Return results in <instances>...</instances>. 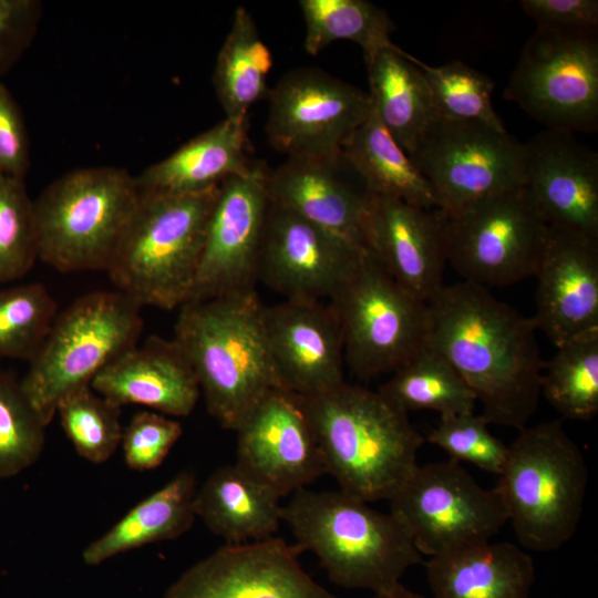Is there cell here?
Segmentation results:
<instances>
[{
	"label": "cell",
	"instance_id": "6da1fadb",
	"mask_svg": "<svg viewBox=\"0 0 598 598\" xmlns=\"http://www.w3.org/2000/svg\"><path fill=\"white\" fill-rule=\"evenodd\" d=\"M427 306L426 344L460 373L484 419L524 429L536 411L545 365L533 318L464 280L444 285Z\"/></svg>",
	"mask_w": 598,
	"mask_h": 598
},
{
	"label": "cell",
	"instance_id": "7a4b0ae2",
	"mask_svg": "<svg viewBox=\"0 0 598 598\" xmlns=\"http://www.w3.org/2000/svg\"><path fill=\"white\" fill-rule=\"evenodd\" d=\"M300 396V395H299ZM340 489L371 503L390 499L417 466L425 439L379 391L349 384L300 396Z\"/></svg>",
	"mask_w": 598,
	"mask_h": 598
},
{
	"label": "cell",
	"instance_id": "3957f363",
	"mask_svg": "<svg viewBox=\"0 0 598 598\" xmlns=\"http://www.w3.org/2000/svg\"><path fill=\"white\" fill-rule=\"evenodd\" d=\"M173 340L192 364L209 414L236 431L271 390L281 389L255 289L182 305Z\"/></svg>",
	"mask_w": 598,
	"mask_h": 598
},
{
	"label": "cell",
	"instance_id": "277c9868",
	"mask_svg": "<svg viewBox=\"0 0 598 598\" xmlns=\"http://www.w3.org/2000/svg\"><path fill=\"white\" fill-rule=\"evenodd\" d=\"M296 548L319 558L329 578L346 588L374 594L400 582L422 555L401 524L389 513L341 489L300 488L282 506Z\"/></svg>",
	"mask_w": 598,
	"mask_h": 598
},
{
	"label": "cell",
	"instance_id": "5b68a950",
	"mask_svg": "<svg viewBox=\"0 0 598 598\" xmlns=\"http://www.w3.org/2000/svg\"><path fill=\"white\" fill-rule=\"evenodd\" d=\"M218 186L186 194L141 190L106 269L117 291L164 310L188 301Z\"/></svg>",
	"mask_w": 598,
	"mask_h": 598
},
{
	"label": "cell",
	"instance_id": "8992f818",
	"mask_svg": "<svg viewBox=\"0 0 598 598\" xmlns=\"http://www.w3.org/2000/svg\"><path fill=\"white\" fill-rule=\"evenodd\" d=\"M587 484L581 450L561 421L553 420L519 430L494 491L519 544L545 553L575 535Z\"/></svg>",
	"mask_w": 598,
	"mask_h": 598
},
{
	"label": "cell",
	"instance_id": "52a82bcc",
	"mask_svg": "<svg viewBox=\"0 0 598 598\" xmlns=\"http://www.w3.org/2000/svg\"><path fill=\"white\" fill-rule=\"evenodd\" d=\"M140 197L122 168L61 176L34 200L39 260L61 272L106 271Z\"/></svg>",
	"mask_w": 598,
	"mask_h": 598
},
{
	"label": "cell",
	"instance_id": "ba28073f",
	"mask_svg": "<svg viewBox=\"0 0 598 598\" xmlns=\"http://www.w3.org/2000/svg\"><path fill=\"white\" fill-rule=\"evenodd\" d=\"M142 306L115 291L80 297L56 315L51 329L20 381L31 406L48 426L59 402L92 380L137 344Z\"/></svg>",
	"mask_w": 598,
	"mask_h": 598
},
{
	"label": "cell",
	"instance_id": "9c48e42d",
	"mask_svg": "<svg viewBox=\"0 0 598 598\" xmlns=\"http://www.w3.org/2000/svg\"><path fill=\"white\" fill-rule=\"evenodd\" d=\"M344 361L361 379L393 373L426 346V302L401 287L365 250L329 298Z\"/></svg>",
	"mask_w": 598,
	"mask_h": 598
},
{
	"label": "cell",
	"instance_id": "30bf717a",
	"mask_svg": "<svg viewBox=\"0 0 598 598\" xmlns=\"http://www.w3.org/2000/svg\"><path fill=\"white\" fill-rule=\"evenodd\" d=\"M596 30L537 27L526 41L504 97L548 130L598 127Z\"/></svg>",
	"mask_w": 598,
	"mask_h": 598
},
{
	"label": "cell",
	"instance_id": "8fae6325",
	"mask_svg": "<svg viewBox=\"0 0 598 598\" xmlns=\"http://www.w3.org/2000/svg\"><path fill=\"white\" fill-rule=\"evenodd\" d=\"M389 502L422 556L488 543L507 523L494 488L482 487L454 460L417 465Z\"/></svg>",
	"mask_w": 598,
	"mask_h": 598
},
{
	"label": "cell",
	"instance_id": "7c38bea8",
	"mask_svg": "<svg viewBox=\"0 0 598 598\" xmlns=\"http://www.w3.org/2000/svg\"><path fill=\"white\" fill-rule=\"evenodd\" d=\"M547 227L525 187L504 190L445 215L447 262L464 281L513 285L534 276Z\"/></svg>",
	"mask_w": 598,
	"mask_h": 598
},
{
	"label": "cell",
	"instance_id": "4fadbf2b",
	"mask_svg": "<svg viewBox=\"0 0 598 598\" xmlns=\"http://www.w3.org/2000/svg\"><path fill=\"white\" fill-rule=\"evenodd\" d=\"M409 157L429 181L445 215L524 187V145L506 130L482 123L439 116Z\"/></svg>",
	"mask_w": 598,
	"mask_h": 598
},
{
	"label": "cell",
	"instance_id": "5bb4252c",
	"mask_svg": "<svg viewBox=\"0 0 598 598\" xmlns=\"http://www.w3.org/2000/svg\"><path fill=\"white\" fill-rule=\"evenodd\" d=\"M268 99V141L288 157L340 153L372 110L369 93L317 68L288 72Z\"/></svg>",
	"mask_w": 598,
	"mask_h": 598
},
{
	"label": "cell",
	"instance_id": "9a60e30c",
	"mask_svg": "<svg viewBox=\"0 0 598 598\" xmlns=\"http://www.w3.org/2000/svg\"><path fill=\"white\" fill-rule=\"evenodd\" d=\"M267 172L255 164L219 184L188 301L255 289L270 206Z\"/></svg>",
	"mask_w": 598,
	"mask_h": 598
},
{
	"label": "cell",
	"instance_id": "2e32d148",
	"mask_svg": "<svg viewBox=\"0 0 598 598\" xmlns=\"http://www.w3.org/2000/svg\"><path fill=\"white\" fill-rule=\"evenodd\" d=\"M281 538L226 544L188 568L164 598H336Z\"/></svg>",
	"mask_w": 598,
	"mask_h": 598
},
{
	"label": "cell",
	"instance_id": "e0dca14e",
	"mask_svg": "<svg viewBox=\"0 0 598 598\" xmlns=\"http://www.w3.org/2000/svg\"><path fill=\"white\" fill-rule=\"evenodd\" d=\"M236 464L279 497L326 473L310 420L299 395L269 391L240 423Z\"/></svg>",
	"mask_w": 598,
	"mask_h": 598
},
{
	"label": "cell",
	"instance_id": "ac0fdd59",
	"mask_svg": "<svg viewBox=\"0 0 598 598\" xmlns=\"http://www.w3.org/2000/svg\"><path fill=\"white\" fill-rule=\"evenodd\" d=\"M363 251L270 199L258 280L286 299L330 298Z\"/></svg>",
	"mask_w": 598,
	"mask_h": 598
},
{
	"label": "cell",
	"instance_id": "d6986e66",
	"mask_svg": "<svg viewBox=\"0 0 598 598\" xmlns=\"http://www.w3.org/2000/svg\"><path fill=\"white\" fill-rule=\"evenodd\" d=\"M262 324L281 389L308 398L344 382L343 341L330 305L285 299L264 306Z\"/></svg>",
	"mask_w": 598,
	"mask_h": 598
},
{
	"label": "cell",
	"instance_id": "ffe728a7",
	"mask_svg": "<svg viewBox=\"0 0 598 598\" xmlns=\"http://www.w3.org/2000/svg\"><path fill=\"white\" fill-rule=\"evenodd\" d=\"M365 250L406 291L429 302L444 286L445 215L401 199L371 195L364 219Z\"/></svg>",
	"mask_w": 598,
	"mask_h": 598
},
{
	"label": "cell",
	"instance_id": "44dd1931",
	"mask_svg": "<svg viewBox=\"0 0 598 598\" xmlns=\"http://www.w3.org/2000/svg\"><path fill=\"white\" fill-rule=\"evenodd\" d=\"M523 145L524 187L546 225L598 238L597 153L548 128Z\"/></svg>",
	"mask_w": 598,
	"mask_h": 598
},
{
	"label": "cell",
	"instance_id": "7402d4cb",
	"mask_svg": "<svg viewBox=\"0 0 598 598\" xmlns=\"http://www.w3.org/2000/svg\"><path fill=\"white\" fill-rule=\"evenodd\" d=\"M534 276L532 318L556 348L598 329V238L548 226Z\"/></svg>",
	"mask_w": 598,
	"mask_h": 598
},
{
	"label": "cell",
	"instance_id": "603a6c76",
	"mask_svg": "<svg viewBox=\"0 0 598 598\" xmlns=\"http://www.w3.org/2000/svg\"><path fill=\"white\" fill-rule=\"evenodd\" d=\"M267 189L274 203L365 250L363 219L371 194L342 151L327 157H287L268 169Z\"/></svg>",
	"mask_w": 598,
	"mask_h": 598
},
{
	"label": "cell",
	"instance_id": "cb8c5ba5",
	"mask_svg": "<svg viewBox=\"0 0 598 598\" xmlns=\"http://www.w3.org/2000/svg\"><path fill=\"white\" fill-rule=\"evenodd\" d=\"M91 388L117 406L138 404L174 416L189 415L200 393L179 346L156 336L114 360L92 380Z\"/></svg>",
	"mask_w": 598,
	"mask_h": 598
},
{
	"label": "cell",
	"instance_id": "d4e9b609",
	"mask_svg": "<svg viewBox=\"0 0 598 598\" xmlns=\"http://www.w3.org/2000/svg\"><path fill=\"white\" fill-rule=\"evenodd\" d=\"M247 121L225 118L193 137L136 177L144 192L198 193L217 187L234 175L248 173L256 163L248 156Z\"/></svg>",
	"mask_w": 598,
	"mask_h": 598
},
{
	"label": "cell",
	"instance_id": "484cf974",
	"mask_svg": "<svg viewBox=\"0 0 598 598\" xmlns=\"http://www.w3.org/2000/svg\"><path fill=\"white\" fill-rule=\"evenodd\" d=\"M434 598H528L532 557L512 543H484L425 561Z\"/></svg>",
	"mask_w": 598,
	"mask_h": 598
},
{
	"label": "cell",
	"instance_id": "4316f807",
	"mask_svg": "<svg viewBox=\"0 0 598 598\" xmlns=\"http://www.w3.org/2000/svg\"><path fill=\"white\" fill-rule=\"evenodd\" d=\"M280 498L235 463L207 477L193 506L212 533L235 545L272 537L282 522Z\"/></svg>",
	"mask_w": 598,
	"mask_h": 598
},
{
	"label": "cell",
	"instance_id": "83f0119b",
	"mask_svg": "<svg viewBox=\"0 0 598 598\" xmlns=\"http://www.w3.org/2000/svg\"><path fill=\"white\" fill-rule=\"evenodd\" d=\"M370 99L381 123L409 155L439 115L419 68L408 52L383 50L365 61Z\"/></svg>",
	"mask_w": 598,
	"mask_h": 598
},
{
	"label": "cell",
	"instance_id": "f1b7e54d",
	"mask_svg": "<svg viewBox=\"0 0 598 598\" xmlns=\"http://www.w3.org/2000/svg\"><path fill=\"white\" fill-rule=\"evenodd\" d=\"M196 489L195 475L190 471L179 472L92 542L83 550L84 563L96 566L117 554L182 536L196 518Z\"/></svg>",
	"mask_w": 598,
	"mask_h": 598
},
{
	"label": "cell",
	"instance_id": "f546056e",
	"mask_svg": "<svg viewBox=\"0 0 598 598\" xmlns=\"http://www.w3.org/2000/svg\"><path fill=\"white\" fill-rule=\"evenodd\" d=\"M342 154L371 195L392 197L423 208H439L429 181L381 123L373 106L353 132Z\"/></svg>",
	"mask_w": 598,
	"mask_h": 598
},
{
	"label": "cell",
	"instance_id": "4dcf8cb0",
	"mask_svg": "<svg viewBox=\"0 0 598 598\" xmlns=\"http://www.w3.org/2000/svg\"><path fill=\"white\" fill-rule=\"evenodd\" d=\"M272 64V54L261 40L252 17L244 7H238L213 75L226 118L247 121L249 109L268 97L267 78Z\"/></svg>",
	"mask_w": 598,
	"mask_h": 598
},
{
	"label": "cell",
	"instance_id": "1f68e13d",
	"mask_svg": "<svg viewBox=\"0 0 598 598\" xmlns=\"http://www.w3.org/2000/svg\"><path fill=\"white\" fill-rule=\"evenodd\" d=\"M402 411L432 410L444 415L474 412L476 398L440 352L424 346L378 390Z\"/></svg>",
	"mask_w": 598,
	"mask_h": 598
},
{
	"label": "cell",
	"instance_id": "d6a6232c",
	"mask_svg": "<svg viewBox=\"0 0 598 598\" xmlns=\"http://www.w3.org/2000/svg\"><path fill=\"white\" fill-rule=\"evenodd\" d=\"M305 50L318 54L330 43L348 40L361 47L364 61L380 51L403 52L391 41L393 23L381 8L365 0H300Z\"/></svg>",
	"mask_w": 598,
	"mask_h": 598
},
{
	"label": "cell",
	"instance_id": "836d02e7",
	"mask_svg": "<svg viewBox=\"0 0 598 598\" xmlns=\"http://www.w3.org/2000/svg\"><path fill=\"white\" fill-rule=\"evenodd\" d=\"M556 349L544 365L542 393L563 417L592 419L598 412V329Z\"/></svg>",
	"mask_w": 598,
	"mask_h": 598
},
{
	"label": "cell",
	"instance_id": "e575fe53",
	"mask_svg": "<svg viewBox=\"0 0 598 598\" xmlns=\"http://www.w3.org/2000/svg\"><path fill=\"white\" fill-rule=\"evenodd\" d=\"M61 425L80 456L101 464L122 441L121 406L96 393L91 385L65 395L58 404Z\"/></svg>",
	"mask_w": 598,
	"mask_h": 598
},
{
	"label": "cell",
	"instance_id": "d590c367",
	"mask_svg": "<svg viewBox=\"0 0 598 598\" xmlns=\"http://www.w3.org/2000/svg\"><path fill=\"white\" fill-rule=\"evenodd\" d=\"M419 68L440 117L506 130L492 105L495 83L489 76L457 60L439 66L422 62Z\"/></svg>",
	"mask_w": 598,
	"mask_h": 598
},
{
	"label": "cell",
	"instance_id": "8d00e7d4",
	"mask_svg": "<svg viewBox=\"0 0 598 598\" xmlns=\"http://www.w3.org/2000/svg\"><path fill=\"white\" fill-rule=\"evenodd\" d=\"M56 315L55 300L42 283L0 290V357L30 361Z\"/></svg>",
	"mask_w": 598,
	"mask_h": 598
},
{
	"label": "cell",
	"instance_id": "74e56055",
	"mask_svg": "<svg viewBox=\"0 0 598 598\" xmlns=\"http://www.w3.org/2000/svg\"><path fill=\"white\" fill-rule=\"evenodd\" d=\"M45 427L20 382L0 370V478L21 473L40 457Z\"/></svg>",
	"mask_w": 598,
	"mask_h": 598
},
{
	"label": "cell",
	"instance_id": "f35d334b",
	"mask_svg": "<svg viewBox=\"0 0 598 598\" xmlns=\"http://www.w3.org/2000/svg\"><path fill=\"white\" fill-rule=\"evenodd\" d=\"M37 260L34 202L23 179L0 174V283L24 277Z\"/></svg>",
	"mask_w": 598,
	"mask_h": 598
},
{
	"label": "cell",
	"instance_id": "ab89813d",
	"mask_svg": "<svg viewBox=\"0 0 598 598\" xmlns=\"http://www.w3.org/2000/svg\"><path fill=\"white\" fill-rule=\"evenodd\" d=\"M489 423L474 412L441 416L426 441L445 451L451 460L467 462L499 475L507 457L508 445L494 436Z\"/></svg>",
	"mask_w": 598,
	"mask_h": 598
},
{
	"label": "cell",
	"instance_id": "60d3db41",
	"mask_svg": "<svg viewBox=\"0 0 598 598\" xmlns=\"http://www.w3.org/2000/svg\"><path fill=\"white\" fill-rule=\"evenodd\" d=\"M182 434L179 422L157 412H137L123 429L121 444L126 465L134 471L156 468Z\"/></svg>",
	"mask_w": 598,
	"mask_h": 598
},
{
	"label": "cell",
	"instance_id": "b9f144b4",
	"mask_svg": "<svg viewBox=\"0 0 598 598\" xmlns=\"http://www.w3.org/2000/svg\"><path fill=\"white\" fill-rule=\"evenodd\" d=\"M41 17L35 0H0V78L31 43Z\"/></svg>",
	"mask_w": 598,
	"mask_h": 598
},
{
	"label": "cell",
	"instance_id": "7bdbcfd3",
	"mask_svg": "<svg viewBox=\"0 0 598 598\" xmlns=\"http://www.w3.org/2000/svg\"><path fill=\"white\" fill-rule=\"evenodd\" d=\"M30 166V147L22 114L0 83V174L23 179Z\"/></svg>",
	"mask_w": 598,
	"mask_h": 598
},
{
	"label": "cell",
	"instance_id": "ee69618b",
	"mask_svg": "<svg viewBox=\"0 0 598 598\" xmlns=\"http://www.w3.org/2000/svg\"><path fill=\"white\" fill-rule=\"evenodd\" d=\"M520 7L537 27L559 30H596L597 0H523Z\"/></svg>",
	"mask_w": 598,
	"mask_h": 598
},
{
	"label": "cell",
	"instance_id": "f6af8a7d",
	"mask_svg": "<svg viewBox=\"0 0 598 598\" xmlns=\"http://www.w3.org/2000/svg\"><path fill=\"white\" fill-rule=\"evenodd\" d=\"M373 598H423L421 595L405 588L401 582L395 586L374 594Z\"/></svg>",
	"mask_w": 598,
	"mask_h": 598
}]
</instances>
